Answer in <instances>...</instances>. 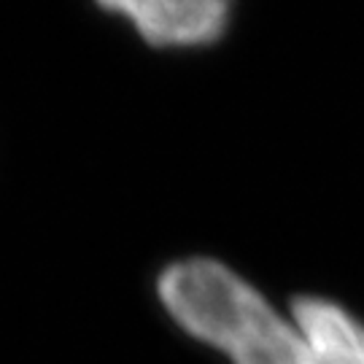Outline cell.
<instances>
[{
	"mask_svg": "<svg viewBox=\"0 0 364 364\" xmlns=\"http://www.w3.org/2000/svg\"><path fill=\"white\" fill-rule=\"evenodd\" d=\"M173 321L232 364H311L305 340L246 278L216 259L170 264L156 284Z\"/></svg>",
	"mask_w": 364,
	"mask_h": 364,
	"instance_id": "cell-1",
	"label": "cell"
},
{
	"mask_svg": "<svg viewBox=\"0 0 364 364\" xmlns=\"http://www.w3.org/2000/svg\"><path fill=\"white\" fill-rule=\"evenodd\" d=\"M105 11L130 22L151 46H205L230 22L224 0H114L100 3Z\"/></svg>",
	"mask_w": 364,
	"mask_h": 364,
	"instance_id": "cell-2",
	"label": "cell"
},
{
	"mask_svg": "<svg viewBox=\"0 0 364 364\" xmlns=\"http://www.w3.org/2000/svg\"><path fill=\"white\" fill-rule=\"evenodd\" d=\"M291 321L311 353V364H364V324L324 297H297Z\"/></svg>",
	"mask_w": 364,
	"mask_h": 364,
	"instance_id": "cell-3",
	"label": "cell"
}]
</instances>
